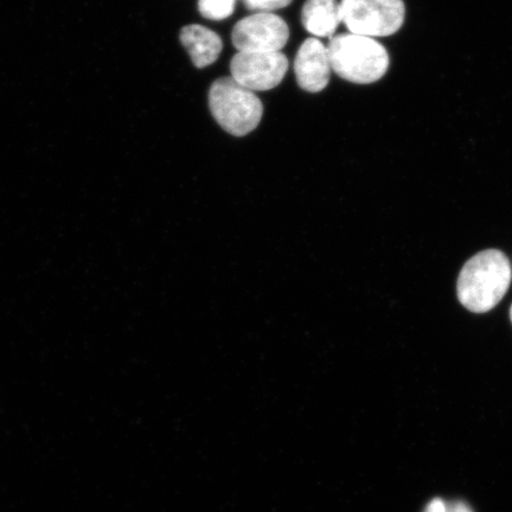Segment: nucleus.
<instances>
[{"label": "nucleus", "instance_id": "f257e3e1", "mask_svg": "<svg viewBox=\"0 0 512 512\" xmlns=\"http://www.w3.org/2000/svg\"><path fill=\"white\" fill-rule=\"evenodd\" d=\"M512 279L511 262L498 249L473 255L459 273L457 294L460 304L473 313L495 309L507 294Z\"/></svg>", "mask_w": 512, "mask_h": 512}, {"label": "nucleus", "instance_id": "f03ea898", "mask_svg": "<svg viewBox=\"0 0 512 512\" xmlns=\"http://www.w3.org/2000/svg\"><path fill=\"white\" fill-rule=\"evenodd\" d=\"M329 55L332 70L344 80L369 85L388 72L389 55L374 38L342 34L330 38Z\"/></svg>", "mask_w": 512, "mask_h": 512}, {"label": "nucleus", "instance_id": "7ed1b4c3", "mask_svg": "<svg viewBox=\"0 0 512 512\" xmlns=\"http://www.w3.org/2000/svg\"><path fill=\"white\" fill-rule=\"evenodd\" d=\"M209 107L223 130L235 137L254 131L264 114L258 96L233 78H221L211 85Z\"/></svg>", "mask_w": 512, "mask_h": 512}, {"label": "nucleus", "instance_id": "20e7f679", "mask_svg": "<svg viewBox=\"0 0 512 512\" xmlns=\"http://www.w3.org/2000/svg\"><path fill=\"white\" fill-rule=\"evenodd\" d=\"M339 11L350 34L370 38L394 35L406 16L403 0H342Z\"/></svg>", "mask_w": 512, "mask_h": 512}, {"label": "nucleus", "instance_id": "39448f33", "mask_svg": "<svg viewBox=\"0 0 512 512\" xmlns=\"http://www.w3.org/2000/svg\"><path fill=\"white\" fill-rule=\"evenodd\" d=\"M290 38V29L280 16L258 12L241 19L232 32L233 46L238 53H270L280 51Z\"/></svg>", "mask_w": 512, "mask_h": 512}, {"label": "nucleus", "instance_id": "423d86ee", "mask_svg": "<svg viewBox=\"0 0 512 512\" xmlns=\"http://www.w3.org/2000/svg\"><path fill=\"white\" fill-rule=\"evenodd\" d=\"M287 69L288 60L281 51L238 53L230 62L232 78L252 92L270 91L279 86Z\"/></svg>", "mask_w": 512, "mask_h": 512}, {"label": "nucleus", "instance_id": "0eeeda50", "mask_svg": "<svg viewBox=\"0 0 512 512\" xmlns=\"http://www.w3.org/2000/svg\"><path fill=\"white\" fill-rule=\"evenodd\" d=\"M331 70L328 47L318 38H307L294 60L299 87L310 93L322 92L329 85Z\"/></svg>", "mask_w": 512, "mask_h": 512}, {"label": "nucleus", "instance_id": "6e6552de", "mask_svg": "<svg viewBox=\"0 0 512 512\" xmlns=\"http://www.w3.org/2000/svg\"><path fill=\"white\" fill-rule=\"evenodd\" d=\"M181 42L197 68H206L219 59L223 43L213 30L192 24L181 31Z\"/></svg>", "mask_w": 512, "mask_h": 512}, {"label": "nucleus", "instance_id": "1a4fd4ad", "mask_svg": "<svg viewBox=\"0 0 512 512\" xmlns=\"http://www.w3.org/2000/svg\"><path fill=\"white\" fill-rule=\"evenodd\" d=\"M304 28L316 37H334L342 22L337 0H306L302 11Z\"/></svg>", "mask_w": 512, "mask_h": 512}, {"label": "nucleus", "instance_id": "9d476101", "mask_svg": "<svg viewBox=\"0 0 512 512\" xmlns=\"http://www.w3.org/2000/svg\"><path fill=\"white\" fill-rule=\"evenodd\" d=\"M236 0H198L200 14L211 21H223L233 15Z\"/></svg>", "mask_w": 512, "mask_h": 512}, {"label": "nucleus", "instance_id": "9b49d317", "mask_svg": "<svg viewBox=\"0 0 512 512\" xmlns=\"http://www.w3.org/2000/svg\"><path fill=\"white\" fill-rule=\"evenodd\" d=\"M246 8L258 12H273L286 8L292 3V0H242Z\"/></svg>", "mask_w": 512, "mask_h": 512}, {"label": "nucleus", "instance_id": "f8f14e48", "mask_svg": "<svg viewBox=\"0 0 512 512\" xmlns=\"http://www.w3.org/2000/svg\"><path fill=\"white\" fill-rule=\"evenodd\" d=\"M425 512H473L469 505L463 502H448L444 499H433L427 505Z\"/></svg>", "mask_w": 512, "mask_h": 512}, {"label": "nucleus", "instance_id": "ddd939ff", "mask_svg": "<svg viewBox=\"0 0 512 512\" xmlns=\"http://www.w3.org/2000/svg\"><path fill=\"white\" fill-rule=\"evenodd\" d=\"M510 319H511V323H512V306H511V309H510Z\"/></svg>", "mask_w": 512, "mask_h": 512}]
</instances>
